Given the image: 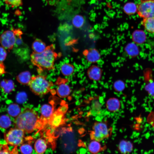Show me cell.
I'll return each instance as SVG.
<instances>
[{
    "label": "cell",
    "instance_id": "cell-17",
    "mask_svg": "<svg viewBox=\"0 0 154 154\" xmlns=\"http://www.w3.org/2000/svg\"><path fill=\"white\" fill-rule=\"evenodd\" d=\"M141 24L147 31L154 34V18L143 19Z\"/></svg>",
    "mask_w": 154,
    "mask_h": 154
},
{
    "label": "cell",
    "instance_id": "cell-5",
    "mask_svg": "<svg viewBox=\"0 0 154 154\" xmlns=\"http://www.w3.org/2000/svg\"><path fill=\"white\" fill-rule=\"evenodd\" d=\"M25 133L22 129L15 127L11 129L5 133L4 139L8 145L17 146L23 143Z\"/></svg>",
    "mask_w": 154,
    "mask_h": 154
},
{
    "label": "cell",
    "instance_id": "cell-16",
    "mask_svg": "<svg viewBox=\"0 0 154 154\" xmlns=\"http://www.w3.org/2000/svg\"><path fill=\"white\" fill-rule=\"evenodd\" d=\"M56 91L59 96L62 98H65L70 94V89L69 85L67 84L62 82L58 84Z\"/></svg>",
    "mask_w": 154,
    "mask_h": 154
},
{
    "label": "cell",
    "instance_id": "cell-28",
    "mask_svg": "<svg viewBox=\"0 0 154 154\" xmlns=\"http://www.w3.org/2000/svg\"><path fill=\"white\" fill-rule=\"evenodd\" d=\"M20 151L23 154H31L33 152V148L28 143L22 144L20 147Z\"/></svg>",
    "mask_w": 154,
    "mask_h": 154
},
{
    "label": "cell",
    "instance_id": "cell-2",
    "mask_svg": "<svg viewBox=\"0 0 154 154\" xmlns=\"http://www.w3.org/2000/svg\"><path fill=\"white\" fill-rule=\"evenodd\" d=\"M56 54L52 46L47 47L40 53L34 52L31 56L33 63L38 67L49 70L53 67Z\"/></svg>",
    "mask_w": 154,
    "mask_h": 154
},
{
    "label": "cell",
    "instance_id": "cell-4",
    "mask_svg": "<svg viewBox=\"0 0 154 154\" xmlns=\"http://www.w3.org/2000/svg\"><path fill=\"white\" fill-rule=\"evenodd\" d=\"M31 90L36 94L43 95L50 91L51 83L44 76H37L32 77L29 84Z\"/></svg>",
    "mask_w": 154,
    "mask_h": 154
},
{
    "label": "cell",
    "instance_id": "cell-9",
    "mask_svg": "<svg viewBox=\"0 0 154 154\" xmlns=\"http://www.w3.org/2000/svg\"><path fill=\"white\" fill-rule=\"evenodd\" d=\"M87 74L88 77L90 80L94 81H98L101 78L102 71L100 67L94 65L88 68Z\"/></svg>",
    "mask_w": 154,
    "mask_h": 154
},
{
    "label": "cell",
    "instance_id": "cell-8",
    "mask_svg": "<svg viewBox=\"0 0 154 154\" xmlns=\"http://www.w3.org/2000/svg\"><path fill=\"white\" fill-rule=\"evenodd\" d=\"M83 54L87 61L89 63H94L97 62L101 58V55L96 49L92 48L86 50Z\"/></svg>",
    "mask_w": 154,
    "mask_h": 154
},
{
    "label": "cell",
    "instance_id": "cell-29",
    "mask_svg": "<svg viewBox=\"0 0 154 154\" xmlns=\"http://www.w3.org/2000/svg\"><path fill=\"white\" fill-rule=\"evenodd\" d=\"M11 122L9 118L6 116L0 117V126L3 128H7L10 126Z\"/></svg>",
    "mask_w": 154,
    "mask_h": 154
},
{
    "label": "cell",
    "instance_id": "cell-14",
    "mask_svg": "<svg viewBox=\"0 0 154 154\" xmlns=\"http://www.w3.org/2000/svg\"><path fill=\"white\" fill-rule=\"evenodd\" d=\"M41 116L42 118L49 120L54 113V109L50 105L45 104L40 109Z\"/></svg>",
    "mask_w": 154,
    "mask_h": 154
},
{
    "label": "cell",
    "instance_id": "cell-27",
    "mask_svg": "<svg viewBox=\"0 0 154 154\" xmlns=\"http://www.w3.org/2000/svg\"><path fill=\"white\" fill-rule=\"evenodd\" d=\"M113 87L115 90L117 92H119L124 90L125 87V85L123 81L118 80L114 82Z\"/></svg>",
    "mask_w": 154,
    "mask_h": 154
},
{
    "label": "cell",
    "instance_id": "cell-24",
    "mask_svg": "<svg viewBox=\"0 0 154 154\" xmlns=\"http://www.w3.org/2000/svg\"><path fill=\"white\" fill-rule=\"evenodd\" d=\"M60 71L64 75L66 76H70L74 72V66L70 63H64L61 66Z\"/></svg>",
    "mask_w": 154,
    "mask_h": 154
},
{
    "label": "cell",
    "instance_id": "cell-30",
    "mask_svg": "<svg viewBox=\"0 0 154 154\" xmlns=\"http://www.w3.org/2000/svg\"><path fill=\"white\" fill-rule=\"evenodd\" d=\"M5 3L12 7H18L23 5L22 0H3Z\"/></svg>",
    "mask_w": 154,
    "mask_h": 154
},
{
    "label": "cell",
    "instance_id": "cell-26",
    "mask_svg": "<svg viewBox=\"0 0 154 154\" xmlns=\"http://www.w3.org/2000/svg\"><path fill=\"white\" fill-rule=\"evenodd\" d=\"M8 112L12 116L17 117L21 113L20 109L19 106L16 104L10 105L8 108Z\"/></svg>",
    "mask_w": 154,
    "mask_h": 154
},
{
    "label": "cell",
    "instance_id": "cell-31",
    "mask_svg": "<svg viewBox=\"0 0 154 154\" xmlns=\"http://www.w3.org/2000/svg\"><path fill=\"white\" fill-rule=\"evenodd\" d=\"M17 102L20 103H22L26 101L27 96L25 92H22L17 94Z\"/></svg>",
    "mask_w": 154,
    "mask_h": 154
},
{
    "label": "cell",
    "instance_id": "cell-1",
    "mask_svg": "<svg viewBox=\"0 0 154 154\" xmlns=\"http://www.w3.org/2000/svg\"><path fill=\"white\" fill-rule=\"evenodd\" d=\"M40 119L37 113L32 109L27 108L21 113L14 121L15 127L25 132L31 133L38 126Z\"/></svg>",
    "mask_w": 154,
    "mask_h": 154
},
{
    "label": "cell",
    "instance_id": "cell-22",
    "mask_svg": "<svg viewBox=\"0 0 154 154\" xmlns=\"http://www.w3.org/2000/svg\"><path fill=\"white\" fill-rule=\"evenodd\" d=\"M32 48L34 52L40 53L44 51L47 47L45 44L42 41L37 40L33 42Z\"/></svg>",
    "mask_w": 154,
    "mask_h": 154
},
{
    "label": "cell",
    "instance_id": "cell-7",
    "mask_svg": "<svg viewBox=\"0 0 154 154\" xmlns=\"http://www.w3.org/2000/svg\"><path fill=\"white\" fill-rule=\"evenodd\" d=\"M16 36L14 29L4 31L0 36L1 46L6 49H12L16 43Z\"/></svg>",
    "mask_w": 154,
    "mask_h": 154
},
{
    "label": "cell",
    "instance_id": "cell-13",
    "mask_svg": "<svg viewBox=\"0 0 154 154\" xmlns=\"http://www.w3.org/2000/svg\"><path fill=\"white\" fill-rule=\"evenodd\" d=\"M118 149L119 151L122 153H129L132 151L133 145L131 141L123 140L119 142Z\"/></svg>",
    "mask_w": 154,
    "mask_h": 154
},
{
    "label": "cell",
    "instance_id": "cell-11",
    "mask_svg": "<svg viewBox=\"0 0 154 154\" xmlns=\"http://www.w3.org/2000/svg\"><path fill=\"white\" fill-rule=\"evenodd\" d=\"M91 140L88 146V150L90 153L97 154L106 149V146H102L100 141L95 140Z\"/></svg>",
    "mask_w": 154,
    "mask_h": 154
},
{
    "label": "cell",
    "instance_id": "cell-34",
    "mask_svg": "<svg viewBox=\"0 0 154 154\" xmlns=\"http://www.w3.org/2000/svg\"></svg>",
    "mask_w": 154,
    "mask_h": 154
},
{
    "label": "cell",
    "instance_id": "cell-3",
    "mask_svg": "<svg viewBox=\"0 0 154 154\" xmlns=\"http://www.w3.org/2000/svg\"><path fill=\"white\" fill-rule=\"evenodd\" d=\"M112 131V128L106 122L96 121L94 123L92 129L90 131V139L101 141L110 137Z\"/></svg>",
    "mask_w": 154,
    "mask_h": 154
},
{
    "label": "cell",
    "instance_id": "cell-20",
    "mask_svg": "<svg viewBox=\"0 0 154 154\" xmlns=\"http://www.w3.org/2000/svg\"><path fill=\"white\" fill-rule=\"evenodd\" d=\"M34 147L35 150L37 153H43L47 148L46 142L43 139H39L36 141Z\"/></svg>",
    "mask_w": 154,
    "mask_h": 154
},
{
    "label": "cell",
    "instance_id": "cell-15",
    "mask_svg": "<svg viewBox=\"0 0 154 154\" xmlns=\"http://www.w3.org/2000/svg\"><path fill=\"white\" fill-rule=\"evenodd\" d=\"M132 38L134 42L137 44H141L145 41L146 35L143 31L137 30L133 32Z\"/></svg>",
    "mask_w": 154,
    "mask_h": 154
},
{
    "label": "cell",
    "instance_id": "cell-6",
    "mask_svg": "<svg viewBox=\"0 0 154 154\" xmlns=\"http://www.w3.org/2000/svg\"><path fill=\"white\" fill-rule=\"evenodd\" d=\"M137 6V13L140 17L154 18V0H141Z\"/></svg>",
    "mask_w": 154,
    "mask_h": 154
},
{
    "label": "cell",
    "instance_id": "cell-10",
    "mask_svg": "<svg viewBox=\"0 0 154 154\" xmlns=\"http://www.w3.org/2000/svg\"><path fill=\"white\" fill-rule=\"evenodd\" d=\"M64 119V114L58 109L53 114L49 120V124L53 127H58L63 123Z\"/></svg>",
    "mask_w": 154,
    "mask_h": 154
},
{
    "label": "cell",
    "instance_id": "cell-21",
    "mask_svg": "<svg viewBox=\"0 0 154 154\" xmlns=\"http://www.w3.org/2000/svg\"><path fill=\"white\" fill-rule=\"evenodd\" d=\"M125 50L128 55L131 57L137 55L139 52L137 46L133 43L127 44L125 48Z\"/></svg>",
    "mask_w": 154,
    "mask_h": 154
},
{
    "label": "cell",
    "instance_id": "cell-32",
    "mask_svg": "<svg viewBox=\"0 0 154 154\" xmlns=\"http://www.w3.org/2000/svg\"><path fill=\"white\" fill-rule=\"evenodd\" d=\"M7 55L6 49L2 46H0V62H2L5 60Z\"/></svg>",
    "mask_w": 154,
    "mask_h": 154
},
{
    "label": "cell",
    "instance_id": "cell-12",
    "mask_svg": "<svg viewBox=\"0 0 154 154\" xmlns=\"http://www.w3.org/2000/svg\"><path fill=\"white\" fill-rule=\"evenodd\" d=\"M106 107L109 111L112 112H116L120 108V102L117 98H111L107 101Z\"/></svg>",
    "mask_w": 154,
    "mask_h": 154
},
{
    "label": "cell",
    "instance_id": "cell-23",
    "mask_svg": "<svg viewBox=\"0 0 154 154\" xmlns=\"http://www.w3.org/2000/svg\"><path fill=\"white\" fill-rule=\"evenodd\" d=\"M124 12L127 15H131L137 12V6L133 2H128L126 3L123 7Z\"/></svg>",
    "mask_w": 154,
    "mask_h": 154
},
{
    "label": "cell",
    "instance_id": "cell-33",
    "mask_svg": "<svg viewBox=\"0 0 154 154\" xmlns=\"http://www.w3.org/2000/svg\"><path fill=\"white\" fill-rule=\"evenodd\" d=\"M145 89L150 96L154 97V83L149 84L146 86Z\"/></svg>",
    "mask_w": 154,
    "mask_h": 154
},
{
    "label": "cell",
    "instance_id": "cell-19",
    "mask_svg": "<svg viewBox=\"0 0 154 154\" xmlns=\"http://www.w3.org/2000/svg\"><path fill=\"white\" fill-rule=\"evenodd\" d=\"M32 78L30 73L28 71H25L20 73L17 76V81L23 84H29Z\"/></svg>",
    "mask_w": 154,
    "mask_h": 154
},
{
    "label": "cell",
    "instance_id": "cell-18",
    "mask_svg": "<svg viewBox=\"0 0 154 154\" xmlns=\"http://www.w3.org/2000/svg\"><path fill=\"white\" fill-rule=\"evenodd\" d=\"M0 86L3 91L6 93L11 92L14 88V83L11 80H3L0 83Z\"/></svg>",
    "mask_w": 154,
    "mask_h": 154
},
{
    "label": "cell",
    "instance_id": "cell-25",
    "mask_svg": "<svg viewBox=\"0 0 154 154\" xmlns=\"http://www.w3.org/2000/svg\"><path fill=\"white\" fill-rule=\"evenodd\" d=\"M84 17L80 15H76L73 18L72 22L74 27L77 28H80L82 27L84 23Z\"/></svg>",
    "mask_w": 154,
    "mask_h": 154
}]
</instances>
